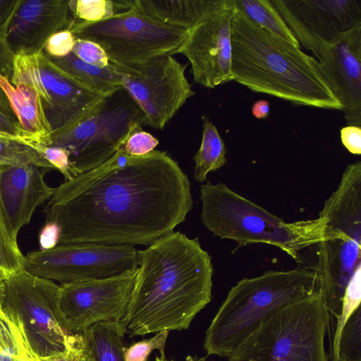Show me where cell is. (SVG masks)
Wrapping results in <instances>:
<instances>
[{
  "instance_id": "6da1fadb",
  "label": "cell",
  "mask_w": 361,
  "mask_h": 361,
  "mask_svg": "<svg viewBox=\"0 0 361 361\" xmlns=\"http://www.w3.org/2000/svg\"><path fill=\"white\" fill-rule=\"evenodd\" d=\"M190 184L166 152L130 156L121 149L105 163L57 188L44 209L59 244L149 246L185 221Z\"/></svg>"
},
{
  "instance_id": "7a4b0ae2",
  "label": "cell",
  "mask_w": 361,
  "mask_h": 361,
  "mask_svg": "<svg viewBox=\"0 0 361 361\" xmlns=\"http://www.w3.org/2000/svg\"><path fill=\"white\" fill-rule=\"evenodd\" d=\"M139 256L133 299L121 320L126 333L131 337L188 329L212 300L210 255L198 238L172 231L139 250Z\"/></svg>"
},
{
  "instance_id": "3957f363",
  "label": "cell",
  "mask_w": 361,
  "mask_h": 361,
  "mask_svg": "<svg viewBox=\"0 0 361 361\" xmlns=\"http://www.w3.org/2000/svg\"><path fill=\"white\" fill-rule=\"evenodd\" d=\"M231 46L233 80L297 105L341 110L315 58L257 26L235 8Z\"/></svg>"
},
{
  "instance_id": "277c9868",
  "label": "cell",
  "mask_w": 361,
  "mask_h": 361,
  "mask_svg": "<svg viewBox=\"0 0 361 361\" xmlns=\"http://www.w3.org/2000/svg\"><path fill=\"white\" fill-rule=\"evenodd\" d=\"M321 291L314 270L268 271L239 281L228 291L206 331L207 355L228 358L267 318L281 309Z\"/></svg>"
},
{
  "instance_id": "5b68a950",
  "label": "cell",
  "mask_w": 361,
  "mask_h": 361,
  "mask_svg": "<svg viewBox=\"0 0 361 361\" xmlns=\"http://www.w3.org/2000/svg\"><path fill=\"white\" fill-rule=\"evenodd\" d=\"M319 216L324 219L318 246L317 273L328 314L329 347L333 343L346 288L361 274V162L349 164L337 189L326 200Z\"/></svg>"
},
{
  "instance_id": "8992f818",
  "label": "cell",
  "mask_w": 361,
  "mask_h": 361,
  "mask_svg": "<svg viewBox=\"0 0 361 361\" xmlns=\"http://www.w3.org/2000/svg\"><path fill=\"white\" fill-rule=\"evenodd\" d=\"M203 225L221 239L239 246L265 243L280 248L293 259L322 238L323 217L287 223L220 182L200 185Z\"/></svg>"
},
{
  "instance_id": "52a82bcc",
  "label": "cell",
  "mask_w": 361,
  "mask_h": 361,
  "mask_svg": "<svg viewBox=\"0 0 361 361\" xmlns=\"http://www.w3.org/2000/svg\"><path fill=\"white\" fill-rule=\"evenodd\" d=\"M145 125L142 111L120 87L104 94L75 120L53 130L49 146L68 151L78 175L107 161L132 133Z\"/></svg>"
},
{
  "instance_id": "ba28073f",
  "label": "cell",
  "mask_w": 361,
  "mask_h": 361,
  "mask_svg": "<svg viewBox=\"0 0 361 361\" xmlns=\"http://www.w3.org/2000/svg\"><path fill=\"white\" fill-rule=\"evenodd\" d=\"M327 326L320 291L274 313L227 361H329L324 345Z\"/></svg>"
},
{
  "instance_id": "9c48e42d",
  "label": "cell",
  "mask_w": 361,
  "mask_h": 361,
  "mask_svg": "<svg viewBox=\"0 0 361 361\" xmlns=\"http://www.w3.org/2000/svg\"><path fill=\"white\" fill-rule=\"evenodd\" d=\"M60 286L25 269L4 280L0 305L21 327L39 357L67 349L73 334L66 327L59 305Z\"/></svg>"
},
{
  "instance_id": "30bf717a",
  "label": "cell",
  "mask_w": 361,
  "mask_h": 361,
  "mask_svg": "<svg viewBox=\"0 0 361 361\" xmlns=\"http://www.w3.org/2000/svg\"><path fill=\"white\" fill-rule=\"evenodd\" d=\"M70 30L76 38L98 44L117 63L180 54L188 34L131 9L97 22L75 18Z\"/></svg>"
},
{
  "instance_id": "8fae6325",
  "label": "cell",
  "mask_w": 361,
  "mask_h": 361,
  "mask_svg": "<svg viewBox=\"0 0 361 361\" xmlns=\"http://www.w3.org/2000/svg\"><path fill=\"white\" fill-rule=\"evenodd\" d=\"M110 65L118 75L121 86L142 111L146 125L154 128L163 129L195 94L185 74L187 65L173 56L131 63L110 62Z\"/></svg>"
},
{
  "instance_id": "7c38bea8",
  "label": "cell",
  "mask_w": 361,
  "mask_h": 361,
  "mask_svg": "<svg viewBox=\"0 0 361 361\" xmlns=\"http://www.w3.org/2000/svg\"><path fill=\"white\" fill-rule=\"evenodd\" d=\"M139 264V250L131 245L71 243L29 252L25 256L24 269L63 284L110 277L137 268Z\"/></svg>"
},
{
  "instance_id": "4fadbf2b",
  "label": "cell",
  "mask_w": 361,
  "mask_h": 361,
  "mask_svg": "<svg viewBox=\"0 0 361 361\" xmlns=\"http://www.w3.org/2000/svg\"><path fill=\"white\" fill-rule=\"evenodd\" d=\"M138 267L103 279L60 285L59 305L70 334H80L94 324L122 320L134 293Z\"/></svg>"
},
{
  "instance_id": "5bb4252c",
  "label": "cell",
  "mask_w": 361,
  "mask_h": 361,
  "mask_svg": "<svg viewBox=\"0 0 361 361\" xmlns=\"http://www.w3.org/2000/svg\"><path fill=\"white\" fill-rule=\"evenodd\" d=\"M11 83L36 89L52 131L79 117L104 95L62 71L43 51L15 55Z\"/></svg>"
},
{
  "instance_id": "9a60e30c",
  "label": "cell",
  "mask_w": 361,
  "mask_h": 361,
  "mask_svg": "<svg viewBox=\"0 0 361 361\" xmlns=\"http://www.w3.org/2000/svg\"><path fill=\"white\" fill-rule=\"evenodd\" d=\"M233 0H214L209 11L188 30L180 54L191 65L195 82L214 88L233 80L231 23Z\"/></svg>"
},
{
  "instance_id": "2e32d148",
  "label": "cell",
  "mask_w": 361,
  "mask_h": 361,
  "mask_svg": "<svg viewBox=\"0 0 361 361\" xmlns=\"http://www.w3.org/2000/svg\"><path fill=\"white\" fill-rule=\"evenodd\" d=\"M299 44L318 59L338 36L361 23V0H271Z\"/></svg>"
},
{
  "instance_id": "e0dca14e",
  "label": "cell",
  "mask_w": 361,
  "mask_h": 361,
  "mask_svg": "<svg viewBox=\"0 0 361 361\" xmlns=\"http://www.w3.org/2000/svg\"><path fill=\"white\" fill-rule=\"evenodd\" d=\"M348 126H361V23L338 36L317 59Z\"/></svg>"
},
{
  "instance_id": "ac0fdd59",
  "label": "cell",
  "mask_w": 361,
  "mask_h": 361,
  "mask_svg": "<svg viewBox=\"0 0 361 361\" xmlns=\"http://www.w3.org/2000/svg\"><path fill=\"white\" fill-rule=\"evenodd\" d=\"M74 17L66 0H22L8 26L6 39L16 54L43 51L53 34L70 30Z\"/></svg>"
},
{
  "instance_id": "d6986e66",
  "label": "cell",
  "mask_w": 361,
  "mask_h": 361,
  "mask_svg": "<svg viewBox=\"0 0 361 361\" xmlns=\"http://www.w3.org/2000/svg\"><path fill=\"white\" fill-rule=\"evenodd\" d=\"M47 171L32 164L0 165V209L16 242L19 231L30 223L36 208L49 200L55 191L44 179Z\"/></svg>"
},
{
  "instance_id": "ffe728a7",
  "label": "cell",
  "mask_w": 361,
  "mask_h": 361,
  "mask_svg": "<svg viewBox=\"0 0 361 361\" xmlns=\"http://www.w3.org/2000/svg\"><path fill=\"white\" fill-rule=\"evenodd\" d=\"M0 86L6 94L20 122L23 130L22 140L49 146L52 129L36 89L25 84L14 86L1 75Z\"/></svg>"
},
{
  "instance_id": "44dd1931",
  "label": "cell",
  "mask_w": 361,
  "mask_h": 361,
  "mask_svg": "<svg viewBox=\"0 0 361 361\" xmlns=\"http://www.w3.org/2000/svg\"><path fill=\"white\" fill-rule=\"evenodd\" d=\"M213 1L214 0H130V8L165 25L188 30L203 18Z\"/></svg>"
},
{
  "instance_id": "7402d4cb",
  "label": "cell",
  "mask_w": 361,
  "mask_h": 361,
  "mask_svg": "<svg viewBox=\"0 0 361 361\" xmlns=\"http://www.w3.org/2000/svg\"><path fill=\"white\" fill-rule=\"evenodd\" d=\"M126 334L119 320L94 324L82 334L92 361H125Z\"/></svg>"
},
{
  "instance_id": "603a6c76",
  "label": "cell",
  "mask_w": 361,
  "mask_h": 361,
  "mask_svg": "<svg viewBox=\"0 0 361 361\" xmlns=\"http://www.w3.org/2000/svg\"><path fill=\"white\" fill-rule=\"evenodd\" d=\"M59 68L92 90L107 94L121 86L120 78L110 65L95 66L78 59L73 52L64 58L50 59Z\"/></svg>"
},
{
  "instance_id": "cb8c5ba5",
  "label": "cell",
  "mask_w": 361,
  "mask_h": 361,
  "mask_svg": "<svg viewBox=\"0 0 361 361\" xmlns=\"http://www.w3.org/2000/svg\"><path fill=\"white\" fill-rule=\"evenodd\" d=\"M200 147L194 157V179L200 183L207 180L209 172L215 171L226 163V147L216 126L203 118Z\"/></svg>"
},
{
  "instance_id": "d4e9b609",
  "label": "cell",
  "mask_w": 361,
  "mask_h": 361,
  "mask_svg": "<svg viewBox=\"0 0 361 361\" xmlns=\"http://www.w3.org/2000/svg\"><path fill=\"white\" fill-rule=\"evenodd\" d=\"M235 8L257 26L300 47L281 16L267 0H233Z\"/></svg>"
},
{
  "instance_id": "484cf974",
  "label": "cell",
  "mask_w": 361,
  "mask_h": 361,
  "mask_svg": "<svg viewBox=\"0 0 361 361\" xmlns=\"http://www.w3.org/2000/svg\"><path fill=\"white\" fill-rule=\"evenodd\" d=\"M0 361H40L20 325L0 305Z\"/></svg>"
},
{
  "instance_id": "4316f807",
  "label": "cell",
  "mask_w": 361,
  "mask_h": 361,
  "mask_svg": "<svg viewBox=\"0 0 361 361\" xmlns=\"http://www.w3.org/2000/svg\"><path fill=\"white\" fill-rule=\"evenodd\" d=\"M32 164L48 171L54 169L34 147L9 133L0 131V165L18 166Z\"/></svg>"
},
{
  "instance_id": "83f0119b",
  "label": "cell",
  "mask_w": 361,
  "mask_h": 361,
  "mask_svg": "<svg viewBox=\"0 0 361 361\" xmlns=\"http://www.w3.org/2000/svg\"><path fill=\"white\" fill-rule=\"evenodd\" d=\"M76 19L97 22L130 10V0H70Z\"/></svg>"
},
{
  "instance_id": "f1b7e54d",
  "label": "cell",
  "mask_w": 361,
  "mask_h": 361,
  "mask_svg": "<svg viewBox=\"0 0 361 361\" xmlns=\"http://www.w3.org/2000/svg\"><path fill=\"white\" fill-rule=\"evenodd\" d=\"M338 361H361V307L345 323L338 341Z\"/></svg>"
},
{
  "instance_id": "f546056e",
  "label": "cell",
  "mask_w": 361,
  "mask_h": 361,
  "mask_svg": "<svg viewBox=\"0 0 361 361\" xmlns=\"http://www.w3.org/2000/svg\"><path fill=\"white\" fill-rule=\"evenodd\" d=\"M25 256L11 238L0 209V270L6 276L24 269Z\"/></svg>"
},
{
  "instance_id": "4dcf8cb0",
  "label": "cell",
  "mask_w": 361,
  "mask_h": 361,
  "mask_svg": "<svg viewBox=\"0 0 361 361\" xmlns=\"http://www.w3.org/2000/svg\"><path fill=\"white\" fill-rule=\"evenodd\" d=\"M168 331H162L153 337L134 343L123 349L125 361H147L150 354L159 350L161 357H164V348L169 336Z\"/></svg>"
},
{
  "instance_id": "1f68e13d",
  "label": "cell",
  "mask_w": 361,
  "mask_h": 361,
  "mask_svg": "<svg viewBox=\"0 0 361 361\" xmlns=\"http://www.w3.org/2000/svg\"><path fill=\"white\" fill-rule=\"evenodd\" d=\"M32 144V143H31ZM36 150L54 168L59 171L66 180H72L78 176L72 167L69 159V152L66 149L54 146H45L40 144H32Z\"/></svg>"
},
{
  "instance_id": "d6a6232c",
  "label": "cell",
  "mask_w": 361,
  "mask_h": 361,
  "mask_svg": "<svg viewBox=\"0 0 361 361\" xmlns=\"http://www.w3.org/2000/svg\"><path fill=\"white\" fill-rule=\"evenodd\" d=\"M72 52L82 61L95 66L104 68L110 63L101 46L90 40L76 38Z\"/></svg>"
},
{
  "instance_id": "836d02e7",
  "label": "cell",
  "mask_w": 361,
  "mask_h": 361,
  "mask_svg": "<svg viewBox=\"0 0 361 361\" xmlns=\"http://www.w3.org/2000/svg\"><path fill=\"white\" fill-rule=\"evenodd\" d=\"M75 39L70 30L59 31L48 38L43 52L49 59L64 58L72 52Z\"/></svg>"
},
{
  "instance_id": "e575fe53",
  "label": "cell",
  "mask_w": 361,
  "mask_h": 361,
  "mask_svg": "<svg viewBox=\"0 0 361 361\" xmlns=\"http://www.w3.org/2000/svg\"><path fill=\"white\" fill-rule=\"evenodd\" d=\"M158 144L156 137L141 128L130 135L121 149L128 155L138 157L152 152Z\"/></svg>"
},
{
  "instance_id": "d590c367",
  "label": "cell",
  "mask_w": 361,
  "mask_h": 361,
  "mask_svg": "<svg viewBox=\"0 0 361 361\" xmlns=\"http://www.w3.org/2000/svg\"><path fill=\"white\" fill-rule=\"evenodd\" d=\"M39 358L40 361H90L91 360L82 334H73L68 347L64 351Z\"/></svg>"
},
{
  "instance_id": "8d00e7d4",
  "label": "cell",
  "mask_w": 361,
  "mask_h": 361,
  "mask_svg": "<svg viewBox=\"0 0 361 361\" xmlns=\"http://www.w3.org/2000/svg\"><path fill=\"white\" fill-rule=\"evenodd\" d=\"M0 131L13 135L22 140L23 130L8 98L0 86Z\"/></svg>"
},
{
  "instance_id": "74e56055",
  "label": "cell",
  "mask_w": 361,
  "mask_h": 361,
  "mask_svg": "<svg viewBox=\"0 0 361 361\" xmlns=\"http://www.w3.org/2000/svg\"><path fill=\"white\" fill-rule=\"evenodd\" d=\"M14 54L6 39V33L0 32V75L11 80L13 71Z\"/></svg>"
},
{
  "instance_id": "f35d334b",
  "label": "cell",
  "mask_w": 361,
  "mask_h": 361,
  "mask_svg": "<svg viewBox=\"0 0 361 361\" xmlns=\"http://www.w3.org/2000/svg\"><path fill=\"white\" fill-rule=\"evenodd\" d=\"M341 139L343 146L352 154H361V128L347 126L341 130Z\"/></svg>"
},
{
  "instance_id": "ab89813d",
  "label": "cell",
  "mask_w": 361,
  "mask_h": 361,
  "mask_svg": "<svg viewBox=\"0 0 361 361\" xmlns=\"http://www.w3.org/2000/svg\"><path fill=\"white\" fill-rule=\"evenodd\" d=\"M22 0H0V32L7 33L10 23Z\"/></svg>"
},
{
  "instance_id": "60d3db41",
  "label": "cell",
  "mask_w": 361,
  "mask_h": 361,
  "mask_svg": "<svg viewBox=\"0 0 361 361\" xmlns=\"http://www.w3.org/2000/svg\"><path fill=\"white\" fill-rule=\"evenodd\" d=\"M59 237L58 227L52 224H45L39 236L40 250L51 249L56 246Z\"/></svg>"
},
{
  "instance_id": "b9f144b4",
  "label": "cell",
  "mask_w": 361,
  "mask_h": 361,
  "mask_svg": "<svg viewBox=\"0 0 361 361\" xmlns=\"http://www.w3.org/2000/svg\"><path fill=\"white\" fill-rule=\"evenodd\" d=\"M252 115L259 119L267 118L269 114V103L267 100L257 101L252 107Z\"/></svg>"
},
{
  "instance_id": "7bdbcfd3",
  "label": "cell",
  "mask_w": 361,
  "mask_h": 361,
  "mask_svg": "<svg viewBox=\"0 0 361 361\" xmlns=\"http://www.w3.org/2000/svg\"><path fill=\"white\" fill-rule=\"evenodd\" d=\"M185 361H209L207 360L205 357H197L196 356H188L185 359Z\"/></svg>"
},
{
  "instance_id": "ee69618b",
  "label": "cell",
  "mask_w": 361,
  "mask_h": 361,
  "mask_svg": "<svg viewBox=\"0 0 361 361\" xmlns=\"http://www.w3.org/2000/svg\"><path fill=\"white\" fill-rule=\"evenodd\" d=\"M6 277V275L0 270V283L3 282L4 279Z\"/></svg>"
},
{
  "instance_id": "f6af8a7d",
  "label": "cell",
  "mask_w": 361,
  "mask_h": 361,
  "mask_svg": "<svg viewBox=\"0 0 361 361\" xmlns=\"http://www.w3.org/2000/svg\"><path fill=\"white\" fill-rule=\"evenodd\" d=\"M3 288H4V281L0 283V298L2 295Z\"/></svg>"
},
{
  "instance_id": "bcb514c9",
  "label": "cell",
  "mask_w": 361,
  "mask_h": 361,
  "mask_svg": "<svg viewBox=\"0 0 361 361\" xmlns=\"http://www.w3.org/2000/svg\"><path fill=\"white\" fill-rule=\"evenodd\" d=\"M169 361H173V360H169Z\"/></svg>"
},
{
  "instance_id": "7dc6e473",
  "label": "cell",
  "mask_w": 361,
  "mask_h": 361,
  "mask_svg": "<svg viewBox=\"0 0 361 361\" xmlns=\"http://www.w3.org/2000/svg\"><path fill=\"white\" fill-rule=\"evenodd\" d=\"M90 361H92L91 360Z\"/></svg>"
}]
</instances>
